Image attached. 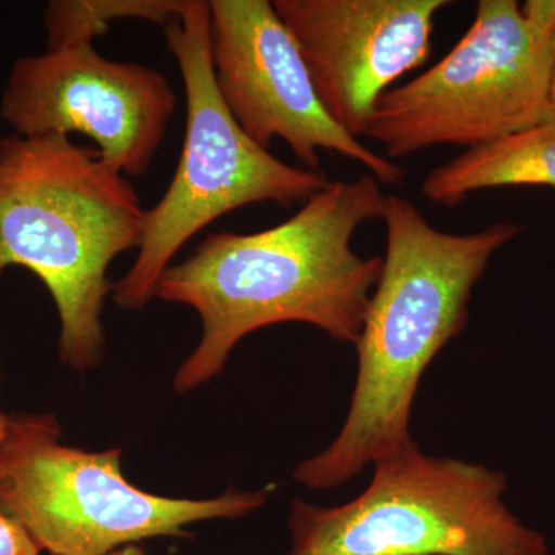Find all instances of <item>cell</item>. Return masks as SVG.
Returning <instances> with one entry per match:
<instances>
[{
  "instance_id": "11",
  "label": "cell",
  "mask_w": 555,
  "mask_h": 555,
  "mask_svg": "<svg viewBox=\"0 0 555 555\" xmlns=\"http://www.w3.org/2000/svg\"><path fill=\"white\" fill-rule=\"evenodd\" d=\"M500 188L555 189V113L534 127L441 164L426 175L420 190L430 203L455 208L473 193Z\"/></svg>"
},
{
  "instance_id": "12",
  "label": "cell",
  "mask_w": 555,
  "mask_h": 555,
  "mask_svg": "<svg viewBox=\"0 0 555 555\" xmlns=\"http://www.w3.org/2000/svg\"><path fill=\"white\" fill-rule=\"evenodd\" d=\"M184 7L185 0H51L43 10L47 50L94 46L118 21H145L166 28Z\"/></svg>"
},
{
  "instance_id": "6",
  "label": "cell",
  "mask_w": 555,
  "mask_h": 555,
  "mask_svg": "<svg viewBox=\"0 0 555 555\" xmlns=\"http://www.w3.org/2000/svg\"><path fill=\"white\" fill-rule=\"evenodd\" d=\"M341 506L294 500L287 555H546L545 537L503 502L505 474L437 459L418 444L375 463Z\"/></svg>"
},
{
  "instance_id": "10",
  "label": "cell",
  "mask_w": 555,
  "mask_h": 555,
  "mask_svg": "<svg viewBox=\"0 0 555 555\" xmlns=\"http://www.w3.org/2000/svg\"><path fill=\"white\" fill-rule=\"evenodd\" d=\"M448 0H275L297 40L324 108L353 138H366L379 100L423 67Z\"/></svg>"
},
{
  "instance_id": "4",
  "label": "cell",
  "mask_w": 555,
  "mask_h": 555,
  "mask_svg": "<svg viewBox=\"0 0 555 555\" xmlns=\"http://www.w3.org/2000/svg\"><path fill=\"white\" fill-rule=\"evenodd\" d=\"M555 0H480L443 60L379 100L366 138L390 160L438 145L476 149L534 127L551 100Z\"/></svg>"
},
{
  "instance_id": "13",
  "label": "cell",
  "mask_w": 555,
  "mask_h": 555,
  "mask_svg": "<svg viewBox=\"0 0 555 555\" xmlns=\"http://www.w3.org/2000/svg\"><path fill=\"white\" fill-rule=\"evenodd\" d=\"M40 551L33 537L0 509V555H39Z\"/></svg>"
},
{
  "instance_id": "9",
  "label": "cell",
  "mask_w": 555,
  "mask_h": 555,
  "mask_svg": "<svg viewBox=\"0 0 555 555\" xmlns=\"http://www.w3.org/2000/svg\"><path fill=\"white\" fill-rule=\"evenodd\" d=\"M178 98L159 69L102 56L94 46L22 56L0 100V118L21 138L78 133L127 178L147 173Z\"/></svg>"
},
{
  "instance_id": "7",
  "label": "cell",
  "mask_w": 555,
  "mask_h": 555,
  "mask_svg": "<svg viewBox=\"0 0 555 555\" xmlns=\"http://www.w3.org/2000/svg\"><path fill=\"white\" fill-rule=\"evenodd\" d=\"M53 415L10 416L0 443V509L51 555H104L153 537H188L192 524L241 518L268 489L208 500L150 494L127 480L119 449L67 447Z\"/></svg>"
},
{
  "instance_id": "3",
  "label": "cell",
  "mask_w": 555,
  "mask_h": 555,
  "mask_svg": "<svg viewBox=\"0 0 555 555\" xmlns=\"http://www.w3.org/2000/svg\"><path fill=\"white\" fill-rule=\"evenodd\" d=\"M145 211L126 175L67 134L0 138V275L30 270L60 315V358L78 372L105 356L108 269L141 247Z\"/></svg>"
},
{
  "instance_id": "2",
  "label": "cell",
  "mask_w": 555,
  "mask_h": 555,
  "mask_svg": "<svg viewBox=\"0 0 555 555\" xmlns=\"http://www.w3.org/2000/svg\"><path fill=\"white\" fill-rule=\"evenodd\" d=\"M383 221L386 255L356 341L349 414L331 447L294 473L310 489L337 488L367 465L416 447L411 415L423 374L465 331L474 287L489 261L521 232L509 221L466 235L443 232L398 195L387 198Z\"/></svg>"
},
{
  "instance_id": "1",
  "label": "cell",
  "mask_w": 555,
  "mask_h": 555,
  "mask_svg": "<svg viewBox=\"0 0 555 555\" xmlns=\"http://www.w3.org/2000/svg\"><path fill=\"white\" fill-rule=\"evenodd\" d=\"M371 173L328 181L294 217L255 233L214 232L160 276L155 298L198 313L203 337L173 379L188 393L224 371L241 339L281 323H305L356 345L383 258L352 247L358 229L385 218Z\"/></svg>"
},
{
  "instance_id": "5",
  "label": "cell",
  "mask_w": 555,
  "mask_h": 555,
  "mask_svg": "<svg viewBox=\"0 0 555 555\" xmlns=\"http://www.w3.org/2000/svg\"><path fill=\"white\" fill-rule=\"evenodd\" d=\"M164 35L184 82L188 126L169 188L145 211L137 259L113 283V301L126 310L145 308L155 298L160 276L178 251L211 222L255 204H305L328 184L321 170L278 159L230 115L215 86L207 0H185L181 16Z\"/></svg>"
},
{
  "instance_id": "15",
  "label": "cell",
  "mask_w": 555,
  "mask_h": 555,
  "mask_svg": "<svg viewBox=\"0 0 555 555\" xmlns=\"http://www.w3.org/2000/svg\"><path fill=\"white\" fill-rule=\"evenodd\" d=\"M10 416L3 415L0 412V443H2L3 438H5L7 429H9Z\"/></svg>"
},
{
  "instance_id": "14",
  "label": "cell",
  "mask_w": 555,
  "mask_h": 555,
  "mask_svg": "<svg viewBox=\"0 0 555 555\" xmlns=\"http://www.w3.org/2000/svg\"><path fill=\"white\" fill-rule=\"evenodd\" d=\"M104 555H150L142 550L141 546L138 545H127L119 547V550L112 551V553H107Z\"/></svg>"
},
{
  "instance_id": "16",
  "label": "cell",
  "mask_w": 555,
  "mask_h": 555,
  "mask_svg": "<svg viewBox=\"0 0 555 555\" xmlns=\"http://www.w3.org/2000/svg\"><path fill=\"white\" fill-rule=\"evenodd\" d=\"M551 100L555 107V35L553 40V78H551Z\"/></svg>"
},
{
  "instance_id": "8",
  "label": "cell",
  "mask_w": 555,
  "mask_h": 555,
  "mask_svg": "<svg viewBox=\"0 0 555 555\" xmlns=\"http://www.w3.org/2000/svg\"><path fill=\"white\" fill-rule=\"evenodd\" d=\"M208 50L215 86L230 115L262 149L283 139L305 169L321 152L338 153L383 185L404 170L347 133L318 96L297 40L269 0H207Z\"/></svg>"
}]
</instances>
